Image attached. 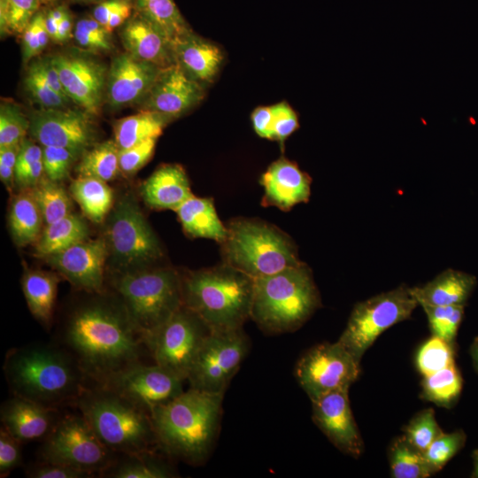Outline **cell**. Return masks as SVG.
Here are the masks:
<instances>
[{"instance_id":"6da1fadb","label":"cell","mask_w":478,"mask_h":478,"mask_svg":"<svg viewBox=\"0 0 478 478\" xmlns=\"http://www.w3.org/2000/svg\"><path fill=\"white\" fill-rule=\"evenodd\" d=\"M57 344L73 358L89 384L141 362L146 349L120 298L102 297L73 309Z\"/></svg>"},{"instance_id":"7a4b0ae2","label":"cell","mask_w":478,"mask_h":478,"mask_svg":"<svg viewBox=\"0 0 478 478\" xmlns=\"http://www.w3.org/2000/svg\"><path fill=\"white\" fill-rule=\"evenodd\" d=\"M3 370L12 396L58 410L75 404L89 384L73 358L58 344L12 349Z\"/></svg>"},{"instance_id":"3957f363","label":"cell","mask_w":478,"mask_h":478,"mask_svg":"<svg viewBox=\"0 0 478 478\" xmlns=\"http://www.w3.org/2000/svg\"><path fill=\"white\" fill-rule=\"evenodd\" d=\"M224 394L189 388L150 412L158 446L198 465L208 457L218 433Z\"/></svg>"},{"instance_id":"277c9868","label":"cell","mask_w":478,"mask_h":478,"mask_svg":"<svg viewBox=\"0 0 478 478\" xmlns=\"http://www.w3.org/2000/svg\"><path fill=\"white\" fill-rule=\"evenodd\" d=\"M255 280L223 263L181 277L182 303L212 330L242 328L251 318Z\"/></svg>"},{"instance_id":"5b68a950","label":"cell","mask_w":478,"mask_h":478,"mask_svg":"<svg viewBox=\"0 0 478 478\" xmlns=\"http://www.w3.org/2000/svg\"><path fill=\"white\" fill-rule=\"evenodd\" d=\"M254 280L251 319L267 334L298 329L320 305L312 272L302 262Z\"/></svg>"},{"instance_id":"8992f818","label":"cell","mask_w":478,"mask_h":478,"mask_svg":"<svg viewBox=\"0 0 478 478\" xmlns=\"http://www.w3.org/2000/svg\"><path fill=\"white\" fill-rule=\"evenodd\" d=\"M75 405L99 440L116 454L158 446L150 414L113 391L88 384Z\"/></svg>"},{"instance_id":"52a82bcc","label":"cell","mask_w":478,"mask_h":478,"mask_svg":"<svg viewBox=\"0 0 478 478\" xmlns=\"http://www.w3.org/2000/svg\"><path fill=\"white\" fill-rule=\"evenodd\" d=\"M113 283L143 342L183 304L181 276L172 268L122 273Z\"/></svg>"},{"instance_id":"ba28073f","label":"cell","mask_w":478,"mask_h":478,"mask_svg":"<svg viewBox=\"0 0 478 478\" xmlns=\"http://www.w3.org/2000/svg\"><path fill=\"white\" fill-rule=\"evenodd\" d=\"M227 227L222 245L224 263L253 279L274 274L299 261L291 242L273 226L236 220Z\"/></svg>"},{"instance_id":"9c48e42d","label":"cell","mask_w":478,"mask_h":478,"mask_svg":"<svg viewBox=\"0 0 478 478\" xmlns=\"http://www.w3.org/2000/svg\"><path fill=\"white\" fill-rule=\"evenodd\" d=\"M111 211L104 239L120 274L144 269L161 257L160 243L133 196H123Z\"/></svg>"},{"instance_id":"30bf717a","label":"cell","mask_w":478,"mask_h":478,"mask_svg":"<svg viewBox=\"0 0 478 478\" xmlns=\"http://www.w3.org/2000/svg\"><path fill=\"white\" fill-rule=\"evenodd\" d=\"M405 284L358 303L337 342L358 362L377 337L393 325L410 318L418 305Z\"/></svg>"},{"instance_id":"8fae6325","label":"cell","mask_w":478,"mask_h":478,"mask_svg":"<svg viewBox=\"0 0 478 478\" xmlns=\"http://www.w3.org/2000/svg\"><path fill=\"white\" fill-rule=\"evenodd\" d=\"M40 460L102 474L116 459L80 414L59 417L39 451Z\"/></svg>"},{"instance_id":"7c38bea8","label":"cell","mask_w":478,"mask_h":478,"mask_svg":"<svg viewBox=\"0 0 478 478\" xmlns=\"http://www.w3.org/2000/svg\"><path fill=\"white\" fill-rule=\"evenodd\" d=\"M212 329L182 305L154 333L143 339L154 363L187 381L194 359Z\"/></svg>"},{"instance_id":"4fadbf2b","label":"cell","mask_w":478,"mask_h":478,"mask_svg":"<svg viewBox=\"0 0 478 478\" xmlns=\"http://www.w3.org/2000/svg\"><path fill=\"white\" fill-rule=\"evenodd\" d=\"M250 348L242 328L212 330L204 340L189 370L190 388L224 394Z\"/></svg>"},{"instance_id":"5bb4252c","label":"cell","mask_w":478,"mask_h":478,"mask_svg":"<svg viewBox=\"0 0 478 478\" xmlns=\"http://www.w3.org/2000/svg\"><path fill=\"white\" fill-rule=\"evenodd\" d=\"M360 374V362L337 341L315 345L297 360L295 376L311 401L349 389Z\"/></svg>"},{"instance_id":"9a60e30c","label":"cell","mask_w":478,"mask_h":478,"mask_svg":"<svg viewBox=\"0 0 478 478\" xmlns=\"http://www.w3.org/2000/svg\"><path fill=\"white\" fill-rule=\"evenodd\" d=\"M184 380L154 363L132 364L95 384L108 389L138 408L150 412L173 400L183 390Z\"/></svg>"},{"instance_id":"2e32d148","label":"cell","mask_w":478,"mask_h":478,"mask_svg":"<svg viewBox=\"0 0 478 478\" xmlns=\"http://www.w3.org/2000/svg\"><path fill=\"white\" fill-rule=\"evenodd\" d=\"M90 116L84 110L42 108L29 117L28 133L42 146L63 147L82 155L95 139Z\"/></svg>"},{"instance_id":"e0dca14e","label":"cell","mask_w":478,"mask_h":478,"mask_svg":"<svg viewBox=\"0 0 478 478\" xmlns=\"http://www.w3.org/2000/svg\"><path fill=\"white\" fill-rule=\"evenodd\" d=\"M71 100L91 115L99 112L106 89L108 70L82 53L62 52L50 58Z\"/></svg>"},{"instance_id":"ac0fdd59","label":"cell","mask_w":478,"mask_h":478,"mask_svg":"<svg viewBox=\"0 0 478 478\" xmlns=\"http://www.w3.org/2000/svg\"><path fill=\"white\" fill-rule=\"evenodd\" d=\"M312 420L343 453L358 458L364 443L355 422L348 389L329 392L312 401Z\"/></svg>"},{"instance_id":"d6986e66","label":"cell","mask_w":478,"mask_h":478,"mask_svg":"<svg viewBox=\"0 0 478 478\" xmlns=\"http://www.w3.org/2000/svg\"><path fill=\"white\" fill-rule=\"evenodd\" d=\"M108 247L105 239L84 240L46 258L74 287L89 293L102 292Z\"/></svg>"},{"instance_id":"ffe728a7","label":"cell","mask_w":478,"mask_h":478,"mask_svg":"<svg viewBox=\"0 0 478 478\" xmlns=\"http://www.w3.org/2000/svg\"><path fill=\"white\" fill-rule=\"evenodd\" d=\"M204 95L202 83L174 64L162 68L140 104L143 110L156 112L172 120L197 104Z\"/></svg>"},{"instance_id":"44dd1931","label":"cell","mask_w":478,"mask_h":478,"mask_svg":"<svg viewBox=\"0 0 478 478\" xmlns=\"http://www.w3.org/2000/svg\"><path fill=\"white\" fill-rule=\"evenodd\" d=\"M161 67L127 52L116 56L107 73L105 97L114 108L140 104L158 76Z\"/></svg>"},{"instance_id":"7402d4cb","label":"cell","mask_w":478,"mask_h":478,"mask_svg":"<svg viewBox=\"0 0 478 478\" xmlns=\"http://www.w3.org/2000/svg\"><path fill=\"white\" fill-rule=\"evenodd\" d=\"M58 409L13 396L3 403L2 427L21 443L45 439L58 420Z\"/></svg>"},{"instance_id":"603a6c76","label":"cell","mask_w":478,"mask_h":478,"mask_svg":"<svg viewBox=\"0 0 478 478\" xmlns=\"http://www.w3.org/2000/svg\"><path fill=\"white\" fill-rule=\"evenodd\" d=\"M120 37L126 52L161 68L176 64L173 42L157 27L138 13L120 27Z\"/></svg>"},{"instance_id":"cb8c5ba5","label":"cell","mask_w":478,"mask_h":478,"mask_svg":"<svg viewBox=\"0 0 478 478\" xmlns=\"http://www.w3.org/2000/svg\"><path fill=\"white\" fill-rule=\"evenodd\" d=\"M265 189L263 203L288 211L307 202L311 193V178L294 163L280 158L263 173L260 181Z\"/></svg>"},{"instance_id":"d4e9b609","label":"cell","mask_w":478,"mask_h":478,"mask_svg":"<svg viewBox=\"0 0 478 478\" xmlns=\"http://www.w3.org/2000/svg\"><path fill=\"white\" fill-rule=\"evenodd\" d=\"M141 194L151 209L173 211L193 196L184 169L175 164L158 167L143 181Z\"/></svg>"},{"instance_id":"484cf974","label":"cell","mask_w":478,"mask_h":478,"mask_svg":"<svg viewBox=\"0 0 478 478\" xmlns=\"http://www.w3.org/2000/svg\"><path fill=\"white\" fill-rule=\"evenodd\" d=\"M173 48L176 64L200 83L212 81L223 61L220 49L194 31L173 42Z\"/></svg>"},{"instance_id":"4316f807","label":"cell","mask_w":478,"mask_h":478,"mask_svg":"<svg viewBox=\"0 0 478 478\" xmlns=\"http://www.w3.org/2000/svg\"><path fill=\"white\" fill-rule=\"evenodd\" d=\"M474 278L469 274L446 270L421 287L411 288L418 304L422 305H463L470 295Z\"/></svg>"},{"instance_id":"83f0119b","label":"cell","mask_w":478,"mask_h":478,"mask_svg":"<svg viewBox=\"0 0 478 478\" xmlns=\"http://www.w3.org/2000/svg\"><path fill=\"white\" fill-rule=\"evenodd\" d=\"M175 212L183 230L191 237L212 239L221 243L227 236V227L219 219L209 198L192 196Z\"/></svg>"},{"instance_id":"f1b7e54d","label":"cell","mask_w":478,"mask_h":478,"mask_svg":"<svg viewBox=\"0 0 478 478\" xmlns=\"http://www.w3.org/2000/svg\"><path fill=\"white\" fill-rule=\"evenodd\" d=\"M43 221L33 189H25L13 197L9 211V227L14 243L24 247L36 243Z\"/></svg>"},{"instance_id":"f546056e","label":"cell","mask_w":478,"mask_h":478,"mask_svg":"<svg viewBox=\"0 0 478 478\" xmlns=\"http://www.w3.org/2000/svg\"><path fill=\"white\" fill-rule=\"evenodd\" d=\"M58 281L56 274L41 270H27L21 280L30 312L47 328L53 317Z\"/></svg>"},{"instance_id":"4dcf8cb0","label":"cell","mask_w":478,"mask_h":478,"mask_svg":"<svg viewBox=\"0 0 478 478\" xmlns=\"http://www.w3.org/2000/svg\"><path fill=\"white\" fill-rule=\"evenodd\" d=\"M89 227L77 214L67 216L46 225L35 244V253L47 258L88 239Z\"/></svg>"},{"instance_id":"1f68e13d","label":"cell","mask_w":478,"mask_h":478,"mask_svg":"<svg viewBox=\"0 0 478 478\" xmlns=\"http://www.w3.org/2000/svg\"><path fill=\"white\" fill-rule=\"evenodd\" d=\"M170 120L161 113L142 110L115 121L113 140L120 150H124L148 139H158Z\"/></svg>"},{"instance_id":"d6a6232c","label":"cell","mask_w":478,"mask_h":478,"mask_svg":"<svg viewBox=\"0 0 478 478\" xmlns=\"http://www.w3.org/2000/svg\"><path fill=\"white\" fill-rule=\"evenodd\" d=\"M100 476L113 478H168L172 468L154 451L119 454Z\"/></svg>"},{"instance_id":"836d02e7","label":"cell","mask_w":478,"mask_h":478,"mask_svg":"<svg viewBox=\"0 0 478 478\" xmlns=\"http://www.w3.org/2000/svg\"><path fill=\"white\" fill-rule=\"evenodd\" d=\"M70 193L86 217L94 223L102 222L112 210L113 193L106 181L78 176L70 185Z\"/></svg>"},{"instance_id":"e575fe53","label":"cell","mask_w":478,"mask_h":478,"mask_svg":"<svg viewBox=\"0 0 478 478\" xmlns=\"http://www.w3.org/2000/svg\"><path fill=\"white\" fill-rule=\"evenodd\" d=\"M134 12L175 42L193 31L173 0H134Z\"/></svg>"},{"instance_id":"d590c367","label":"cell","mask_w":478,"mask_h":478,"mask_svg":"<svg viewBox=\"0 0 478 478\" xmlns=\"http://www.w3.org/2000/svg\"><path fill=\"white\" fill-rule=\"evenodd\" d=\"M120 149L114 140H107L87 150L76 167L78 176L93 177L104 181L113 180L120 170Z\"/></svg>"},{"instance_id":"8d00e7d4","label":"cell","mask_w":478,"mask_h":478,"mask_svg":"<svg viewBox=\"0 0 478 478\" xmlns=\"http://www.w3.org/2000/svg\"><path fill=\"white\" fill-rule=\"evenodd\" d=\"M422 397L442 407H451L458 399L462 379L459 372L452 364L434 374L424 376L421 382Z\"/></svg>"},{"instance_id":"74e56055","label":"cell","mask_w":478,"mask_h":478,"mask_svg":"<svg viewBox=\"0 0 478 478\" xmlns=\"http://www.w3.org/2000/svg\"><path fill=\"white\" fill-rule=\"evenodd\" d=\"M389 465L394 478H426L431 474L423 454L404 436L397 438L389 449Z\"/></svg>"},{"instance_id":"f35d334b","label":"cell","mask_w":478,"mask_h":478,"mask_svg":"<svg viewBox=\"0 0 478 478\" xmlns=\"http://www.w3.org/2000/svg\"><path fill=\"white\" fill-rule=\"evenodd\" d=\"M33 191L45 225L72 213V200L59 182L42 179Z\"/></svg>"},{"instance_id":"ab89813d","label":"cell","mask_w":478,"mask_h":478,"mask_svg":"<svg viewBox=\"0 0 478 478\" xmlns=\"http://www.w3.org/2000/svg\"><path fill=\"white\" fill-rule=\"evenodd\" d=\"M41 5L39 0H0L1 37L22 35Z\"/></svg>"},{"instance_id":"60d3db41","label":"cell","mask_w":478,"mask_h":478,"mask_svg":"<svg viewBox=\"0 0 478 478\" xmlns=\"http://www.w3.org/2000/svg\"><path fill=\"white\" fill-rule=\"evenodd\" d=\"M416 364L424 376L454 364L452 343L432 335L419 349Z\"/></svg>"},{"instance_id":"b9f144b4","label":"cell","mask_w":478,"mask_h":478,"mask_svg":"<svg viewBox=\"0 0 478 478\" xmlns=\"http://www.w3.org/2000/svg\"><path fill=\"white\" fill-rule=\"evenodd\" d=\"M111 34L90 15L76 21L73 36L81 50L96 53L112 50Z\"/></svg>"},{"instance_id":"7bdbcfd3","label":"cell","mask_w":478,"mask_h":478,"mask_svg":"<svg viewBox=\"0 0 478 478\" xmlns=\"http://www.w3.org/2000/svg\"><path fill=\"white\" fill-rule=\"evenodd\" d=\"M465 441L466 435L459 430L439 435L423 453L431 474L441 470L459 451Z\"/></svg>"},{"instance_id":"ee69618b","label":"cell","mask_w":478,"mask_h":478,"mask_svg":"<svg viewBox=\"0 0 478 478\" xmlns=\"http://www.w3.org/2000/svg\"><path fill=\"white\" fill-rule=\"evenodd\" d=\"M432 335L453 343L463 316V305H422Z\"/></svg>"},{"instance_id":"f6af8a7d","label":"cell","mask_w":478,"mask_h":478,"mask_svg":"<svg viewBox=\"0 0 478 478\" xmlns=\"http://www.w3.org/2000/svg\"><path fill=\"white\" fill-rule=\"evenodd\" d=\"M443 433L431 408L419 412L405 428V440L422 454L431 443Z\"/></svg>"},{"instance_id":"bcb514c9","label":"cell","mask_w":478,"mask_h":478,"mask_svg":"<svg viewBox=\"0 0 478 478\" xmlns=\"http://www.w3.org/2000/svg\"><path fill=\"white\" fill-rule=\"evenodd\" d=\"M29 130L27 119L19 105L2 102L0 106V147L19 144Z\"/></svg>"},{"instance_id":"7dc6e473","label":"cell","mask_w":478,"mask_h":478,"mask_svg":"<svg viewBox=\"0 0 478 478\" xmlns=\"http://www.w3.org/2000/svg\"><path fill=\"white\" fill-rule=\"evenodd\" d=\"M24 85L31 97L42 108L65 107L70 99L53 90L42 76L35 62L28 67Z\"/></svg>"},{"instance_id":"c3c4849f","label":"cell","mask_w":478,"mask_h":478,"mask_svg":"<svg viewBox=\"0 0 478 478\" xmlns=\"http://www.w3.org/2000/svg\"><path fill=\"white\" fill-rule=\"evenodd\" d=\"M134 13V0H101L92 9L91 16L112 33L120 27Z\"/></svg>"},{"instance_id":"681fc988","label":"cell","mask_w":478,"mask_h":478,"mask_svg":"<svg viewBox=\"0 0 478 478\" xmlns=\"http://www.w3.org/2000/svg\"><path fill=\"white\" fill-rule=\"evenodd\" d=\"M81 154L70 149L42 146L44 174L49 180L60 182L68 176L73 162Z\"/></svg>"},{"instance_id":"f907efd6","label":"cell","mask_w":478,"mask_h":478,"mask_svg":"<svg viewBox=\"0 0 478 478\" xmlns=\"http://www.w3.org/2000/svg\"><path fill=\"white\" fill-rule=\"evenodd\" d=\"M22 60L27 63L47 46L50 38L45 26V12L40 9L21 35Z\"/></svg>"},{"instance_id":"816d5d0a","label":"cell","mask_w":478,"mask_h":478,"mask_svg":"<svg viewBox=\"0 0 478 478\" xmlns=\"http://www.w3.org/2000/svg\"><path fill=\"white\" fill-rule=\"evenodd\" d=\"M157 139L151 138L134 145L128 149L120 150V170L125 174L131 175L141 169L151 158Z\"/></svg>"},{"instance_id":"f5cc1de1","label":"cell","mask_w":478,"mask_h":478,"mask_svg":"<svg viewBox=\"0 0 478 478\" xmlns=\"http://www.w3.org/2000/svg\"><path fill=\"white\" fill-rule=\"evenodd\" d=\"M20 442L1 426L0 476L5 477L21 463Z\"/></svg>"},{"instance_id":"db71d44e","label":"cell","mask_w":478,"mask_h":478,"mask_svg":"<svg viewBox=\"0 0 478 478\" xmlns=\"http://www.w3.org/2000/svg\"><path fill=\"white\" fill-rule=\"evenodd\" d=\"M27 475L31 478H88L94 474L62 464L39 461L27 470Z\"/></svg>"},{"instance_id":"11a10c76","label":"cell","mask_w":478,"mask_h":478,"mask_svg":"<svg viewBox=\"0 0 478 478\" xmlns=\"http://www.w3.org/2000/svg\"><path fill=\"white\" fill-rule=\"evenodd\" d=\"M272 106L274 111V140L283 142L298 127L297 116L285 102Z\"/></svg>"},{"instance_id":"9f6ffc18","label":"cell","mask_w":478,"mask_h":478,"mask_svg":"<svg viewBox=\"0 0 478 478\" xmlns=\"http://www.w3.org/2000/svg\"><path fill=\"white\" fill-rule=\"evenodd\" d=\"M19 145L0 147V179L7 190L15 186V169Z\"/></svg>"},{"instance_id":"6f0895ef","label":"cell","mask_w":478,"mask_h":478,"mask_svg":"<svg viewBox=\"0 0 478 478\" xmlns=\"http://www.w3.org/2000/svg\"><path fill=\"white\" fill-rule=\"evenodd\" d=\"M42 159V148L35 142L24 138L19 145L17 158L15 176L31 167L35 163Z\"/></svg>"},{"instance_id":"680465c9","label":"cell","mask_w":478,"mask_h":478,"mask_svg":"<svg viewBox=\"0 0 478 478\" xmlns=\"http://www.w3.org/2000/svg\"><path fill=\"white\" fill-rule=\"evenodd\" d=\"M255 132L263 138L274 140V111L273 106H261L251 114Z\"/></svg>"},{"instance_id":"91938a15","label":"cell","mask_w":478,"mask_h":478,"mask_svg":"<svg viewBox=\"0 0 478 478\" xmlns=\"http://www.w3.org/2000/svg\"><path fill=\"white\" fill-rule=\"evenodd\" d=\"M35 62L48 85L62 96L70 99L63 88L58 71L50 58H39Z\"/></svg>"},{"instance_id":"94428289","label":"cell","mask_w":478,"mask_h":478,"mask_svg":"<svg viewBox=\"0 0 478 478\" xmlns=\"http://www.w3.org/2000/svg\"><path fill=\"white\" fill-rule=\"evenodd\" d=\"M73 18L68 9L64 18L58 22V35L56 42L63 43L67 42L73 36Z\"/></svg>"},{"instance_id":"6125c7cd","label":"cell","mask_w":478,"mask_h":478,"mask_svg":"<svg viewBox=\"0 0 478 478\" xmlns=\"http://www.w3.org/2000/svg\"><path fill=\"white\" fill-rule=\"evenodd\" d=\"M45 12V26L47 28V31L49 33L50 40H53L56 42L57 35H58V22L54 19V17L50 13V12L47 10H44Z\"/></svg>"},{"instance_id":"be15d7a7","label":"cell","mask_w":478,"mask_h":478,"mask_svg":"<svg viewBox=\"0 0 478 478\" xmlns=\"http://www.w3.org/2000/svg\"><path fill=\"white\" fill-rule=\"evenodd\" d=\"M470 354L473 359L474 366L478 371V337L474 340L471 345Z\"/></svg>"},{"instance_id":"e7e4bbea","label":"cell","mask_w":478,"mask_h":478,"mask_svg":"<svg viewBox=\"0 0 478 478\" xmlns=\"http://www.w3.org/2000/svg\"><path fill=\"white\" fill-rule=\"evenodd\" d=\"M473 459L474 466V476L478 477V450L473 452Z\"/></svg>"},{"instance_id":"03108f58","label":"cell","mask_w":478,"mask_h":478,"mask_svg":"<svg viewBox=\"0 0 478 478\" xmlns=\"http://www.w3.org/2000/svg\"><path fill=\"white\" fill-rule=\"evenodd\" d=\"M68 1L73 4H96L99 3L101 0H68Z\"/></svg>"},{"instance_id":"003e7915","label":"cell","mask_w":478,"mask_h":478,"mask_svg":"<svg viewBox=\"0 0 478 478\" xmlns=\"http://www.w3.org/2000/svg\"><path fill=\"white\" fill-rule=\"evenodd\" d=\"M59 0H39L42 5L51 6L57 4Z\"/></svg>"}]
</instances>
